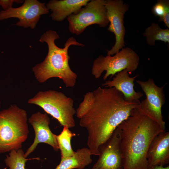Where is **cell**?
Wrapping results in <instances>:
<instances>
[{"mask_svg": "<svg viewBox=\"0 0 169 169\" xmlns=\"http://www.w3.org/2000/svg\"><path fill=\"white\" fill-rule=\"evenodd\" d=\"M93 92V103L80 119L79 125L87 131V145L91 155L98 156L100 147L138 108L140 102L125 100L123 94L114 87H99Z\"/></svg>", "mask_w": 169, "mask_h": 169, "instance_id": "6da1fadb", "label": "cell"}, {"mask_svg": "<svg viewBox=\"0 0 169 169\" xmlns=\"http://www.w3.org/2000/svg\"><path fill=\"white\" fill-rule=\"evenodd\" d=\"M117 129L120 137L123 169H147L149 146L156 136L165 130L137 108Z\"/></svg>", "mask_w": 169, "mask_h": 169, "instance_id": "7a4b0ae2", "label": "cell"}, {"mask_svg": "<svg viewBox=\"0 0 169 169\" xmlns=\"http://www.w3.org/2000/svg\"><path fill=\"white\" fill-rule=\"evenodd\" d=\"M59 38L56 32L50 30L41 35L39 41L47 44L48 53L43 62L33 67L32 71L39 83H43L51 78L56 77L62 79L66 87H72L75 84L77 76L69 66L68 49L72 45H84L77 41L74 38L70 37L65 43L64 48H60L55 43Z\"/></svg>", "mask_w": 169, "mask_h": 169, "instance_id": "3957f363", "label": "cell"}, {"mask_svg": "<svg viewBox=\"0 0 169 169\" xmlns=\"http://www.w3.org/2000/svg\"><path fill=\"white\" fill-rule=\"evenodd\" d=\"M26 111L15 104L0 111V154L21 149L29 133Z\"/></svg>", "mask_w": 169, "mask_h": 169, "instance_id": "277c9868", "label": "cell"}, {"mask_svg": "<svg viewBox=\"0 0 169 169\" xmlns=\"http://www.w3.org/2000/svg\"><path fill=\"white\" fill-rule=\"evenodd\" d=\"M28 103L41 107L63 127L69 128L75 125L74 115L76 111L73 107L74 100L62 92L52 90L39 91L29 99Z\"/></svg>", "mask_w": 169, "mask_h": 169, "instance_id": "5b68a950", "label": "cell"}, {"mask_svg": "<svg viewBox=\"0 0 169 169\" xmlns=\"http://www.w3.org/2000/svg\"><path fill=\"white\" fill-rule=\"evenodd\" d=\"M139 59L137 54L131 48H122L113 56L100 55L96 58L93 63L91 74L97 79L105 71L103 78L104 80L110 75L113 76L125 69L130 74L137 68Z\"/></svg>", "mask_w": 169, "mask_h": 169, "instance_id": "8992f818", "label": "cell"}, {"mask_svg": "<svg viewBox=\"0 0 169 169\" xmlns=\"http://www.w3.org/2000/svg\"><path fill=\"white\" fill-rule=\"evenodd\" d=\"M105 3V0H90L77 13L68 17L69 32L79 35L91 25L97 24L102 28L106 27L109 22Z\"/></svg>", "mask_w": 169, "mask_h": 169, "instance_id": "52a82bcc", "label": "cell"}, {"mask_svg": "<svg viewBox=\"0 0 169 169\" xmlns=\"http://www.w3.org/2000/svg\"><path fill=\"white\" fill-rule=\"evenodd\" d=\"M136 82L140 86L146 97L145 100L140 102L137 109L165 130L166 123L163 120L161 112V108L166 100L164 86H157L151 78L145 81L137 80Z\"/></svg>", "mask_w": 169, "mask_h": 169, "instance_id": "ba28073f", "label": "cell"}, {"mask_svg": "<svg viewBox=\"0 0 169 169\" xmlns=\"http://www.w3.org/2000/svg\"><path fill=\"white\" fill-rule=\"evenodd\" d=\"M49 10L45 3L37 0H25L20 7H13L7 10L0 11V20L10 18H18L19 20L14 25L25 28L34 29L42 15L46 14Z\"/></svg>", "mask_w": 169, "mask_h": 169, "instance_id": "9c48e42d", "label": "cell"}, {"mask_svg": "<svg viewBox=\"0 0 169 169\" xmlns=\"http://www.w3.org/2000/svg\"><path fill=\"white\" fill-rule=\"evenodd\" d=\"M105 6L107 18L110 23L107 30L114 34L115 39L114 45L110 50H107V55L111 56L125 47V30L124 18L129 6L121 0H106Z\"/></svg>", "mask_w": 169, "mask_h": 169, "instance_id": "30bf717a", "label": "cell"}, {"mask_svg": "<svg viewBox=\"0 0 169 169\" xmlns=\"http://www.w3.org/2000/svg\"><path fill=\"white\" fill-rule=\"evenodd\" d=\"M98 151L99 158L91 169H123L120 137L117 128Z\"/></svg>", "mask_w": 169, "mask_h": 169, "instance_id": "8fae6325", "label": "cell"}, {"mask_svg": "<svg viewBox=\"0 0 169 169\" xmlns=\"http://www.w3.org/2000/svg\"><path fill=\"white\" fill-rule=\"evenodd\" d=\"M28 121L34 130L35 137L33 143L24 153L25 157L32 153L40 143L48 144L55 151H58L56 135L53 133L50 129V119L46 113L38 111L33 114L28 118Z\"/></svg>", "mask_w": 169, "mask_h": 169, "instance_id": "7c38bea8", "label": "cell"}, {"mask_svg": "<svg viewBox=\"0 0 169 169\" xmlns=\"http://www.w3.org/2000/svg\"><path fill=\"white\" fill-rule=\"evenodd\" d=\"M146 158L147 168L165 166L169 163V132L163 131L153 140L149 147Z\"/></svg>", "mask_w": 169, "mask_h": 169, "instance_id": "4fadbf2b", "label": "cell"}, {"mask_svg": "<svg viewBox=\"0 0 169 169\" xmlns=\"http://www.w3.org/2000/svg\"><path fill=\"white\" fill-rule=\"evenodd\" d=\"M126 69L117 73L112 80H108L102 84L106 88L114 87L120 92L125 100L129 102L139 101L143 96L141 92H136L134 89V81L138 75L133 77L129 76Z\"/></svg>", "mask_w": 169, "mask_h": 169, "instance_id": "5bb4252c", "label": "cell"}, {"mask_svg": "<svg viewBox=\"0 0 169 169\" xmlns=\"http://www.w3.org/2000/svg\"><path fill=\"white\" fill-rule=\"evenodd\" d=\"M89 0H51L46 4L52 12L50 17L53 21L61 22L72 14L77 13Z\"/></svg>", "mask_w": 169, "mask_h": 169, "instance_id": "9a60e30c", "label": "cell"}, {"mask_svg": "<svg viewBox=\"0 0 169 169\" xmlns=\"http://www.w3.org/2000/svg\"><path fill=\"white\" fill-rule=\"evenodd\" d=\"M91 152L88 148L78 149L72 156L61 158L55 169H83L92 161Z\"/></svg>", "mask_w": 169, "mask_h": 169, "instance_id": "2e32d148", "label": "cell"}, {"mask_svg": "<svg viewBox=\"0 0 169 169\" xmlns=\"http://www.w3.org/2000/svg\"><path fill=\"white\" fill-rule=\"evenodd\" d=\"M143 34L146 37V42L150 45H155V42L157 40L169 44V29H162L157 23L153 22L146 29Z\"/></svg>", "mask_w": 169, "mask_h": 169, "instance_id": "e0dca14e", "label": "cell"}, {"mask_svg": "<svg viewBox=\"0 0 169 169\" xmlns=\"http://www.w3.org/2000/svg\"><path fill=\"white\" fill-rule=\"evenodd\" d=\"M76 134L72 133L69 128L64 127L61 133L56 135V139L59 149L61 151V158H65L73 156L75 153L72 147L71 141Z\"/></svg>", "mask_w": 169, "mask_h": 169, "instance_id": "ac0fdd59", "label": "cell"}, {"mask_svg": "<svg viewBox=\"0 0 169 169\" xmlns=\"http://www.w3.org/2000/svg\"><path fill=\"white\" fill-rule=\"evenodd\" d=\"M24 153L21 149L11 151L4 159L6 166L9 169H25V163L28 161L39 159L38 157L27 159L25 157Z\"/></svg>", "mask_w": 169, "mask_h": 169, "instance_id": "d6986e66", "label": "cell"}, {"mask_svg": "<svg viewBox=\"0 0 169 169\" xmlns=\"http://www.w3.org/2000/svg\"><path fill=\"white\" fill-rule=\"evenodd\" d=\"M152 11L156 16L159 17V22H163L169 28V1L167 0H158L152 7Z\"/></svg>", "mask_w": 169, "mask_h": 169, "instance_id": "ffe728a7", "label": "cell"}, {"mask_svg": "<svg viewBox=\"0 0 169 169\" xmlns=\"http://www.w3.org/2000/svg\"><path fill=\"white\" fill-rule=\"evenodd\" d=\"M94 100L93 91L89 92L84 95L83 100L76 110V116L80 119L92 105Z\"/></svg>", "mask_w": 169, "mask_h": 169, "instance_id": "44dd1931", "label": "cell"}, {"mask_svg": "<svg viewBox=\"0 0 169 169\" xmlns=\"http://www.w3.org/2000/svg\"><path fill=\"white\" fill-rule=\"evenodd\" d=\"M23 0H0V6L3 10H7L12 7L14 3L18 4L23 3Z\"/></svg>", "mask_w": 169, "mask_h": 169, "instance_id": "7402d4cb", "label": "cell"}, {"mask_svg": "<svg viewBox=\"0 0 169 169\" xmlns=\"http://www.w3.org/2000/svg\"><path fill=\"white\" fill-rule=\"evenodd\" d=\"M147 169H169V166H156L152 167L147 168Z\"/></svg>", "mask_w": 169, "mask_h": 169, "instance_id": "603a6c76", "label": "cell"}, {"mask_svg": "<svg viewBox=\"0 0 169 169\" xmlns=\"http://www.w3.org/2000/svg\"><path fill=\"white\" fill-rule=\"evenodd\" d=\"M7 169V167H5L2 169Z\"/></svg>", "mask_w": 169, "mask_h": 169, "instance_id": "cb8c5ba5", "label": "cell"}]
</instances>
